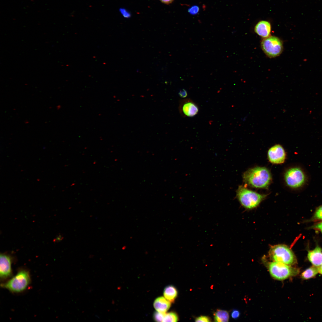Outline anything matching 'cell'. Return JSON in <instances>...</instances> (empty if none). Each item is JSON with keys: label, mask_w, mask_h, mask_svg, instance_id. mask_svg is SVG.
Listing matches in <instances>:
<instances>
[{"label": "cell", "mask_w": 322, "mask_h": 322, "mask_svg": "<svg viewBox=\"0 0 322 322\" xmlns=\"http://www.w3.org/2000/svg\"><path fill=\"white\" fill-rule=\"evenodd\" d=\"M244 181L250 186L257 188L267 187L271 180L269 170L263 167H257L248 169L243 175Z\"/></svg>", "instance_id": "obj_1"}, {"label": "cell", "mask_w": 322, "mask_h": 322, "mask_svg": "<svg viewBox=\"0 0 322 322\" xmlns=\"http://www.w3.org/2000/svg\"><path fill=\"white\" fill-rule=\"evenodd\" d=\"M236 196L242 205L246 209H251L258 206L266 195L258 193L240 185L236 191Z\"/></svg>", "instance_id": "obj_2"}, {"label": "cell", "mask_w": 322, "mask_h": 322, "mask_svg": "<svg viewBox=\"0 0 322 322\" xmlns=\"http://www.w3.org/2000/svg\"><path fill=\"white\" fill-rule=\"evenodd\" d=\"M269 254L273 261L289 265L297 263L296 257L291 249L287 246L279 244L272 246L270 249Z\"/></svg>", "instance_id": "obj_3"}, {"label": "cell", "mask_w": 322, "mask_h": 322, "mask_svg": "<svg viewBox=\"0 0 322 322\" xmlns=\"http://www.w3.org/2000/svg\"><path fill=\"white\" fill-rule=\"evenodd\" d=\"M267 267L271 276L278 280H283L295 276L299 272L298 269L282 263L275 261L270 262Z\"/></svg>", "instance_id": "obj_4"}, {"label": "cell", "mask_w": 322, "mask_h": 322, "mask_svg": "<svg viewBox=\"0 0 322 322\" xmlns=\"http://www.w3.org/2000/svg\"><path fill=\"white\" fill-rule=\"evenodd\" d=\"M30 281V277L28 272L26 270H22L18 272L7 282L1 284V286L12 292H19L26 289Z\"/></svg>", "instance_id": "obj_5"}, {"label": "cell", "mask_w": 322, "mask_h": 322, "mask_svg": "<svg viewBox=\"0 0 322 322\" xmlns=\"http://www.w3.org/2000/svg\"><path fill=\"white\" fill-rule=\"evenodd\" d=\"M284 179L287 185L294 189L301 187L307 181L304 171L298 167L292 168L287 170L285 174Z\"/></svg>", "instance_id": "obj_6"}, {"label": "cell", "mask_w": 322, "mask_h": 322, "mask_svg": "<svg viewBox=\"0 0 322 322\" xmlns=\"http://www.w3.org/2000/svg\"><path fill=\"white\" fill-rule=\"evenodd\" d=\"M261 45L264 53L270 58L279 56L283 50L282 41L275 36H269L264 38L261 41Z\"/></svg>", "instance_id": "obj_7"}, {"label": "cell", "mask_w": 322, "mask_h": 322, "mask_svg": "<svg viewBox=\"0 0 322 322\" xmlns=\"http://www.w3.org/2000/svg\"><path fill=\"white\" fill-rule=\"evenodd\" d=\"M179 110L184 117H192L197 114L199 107L197 105L189 99L181 100L179 103Z\"/></svg>", "instance_id": "obj_8"}, {"label": "cell", "mask_w": 322, "mask_h": 322, "mask_svg": "<svg viewBox=\"0 0 322 322\" xmlns=\"http://www.w3.org/2000/svg\"><path fill=\"white\" fill-rule=\"evenodd\" d=\"M286 157L285 151L279 144L271 147L268 152V157L270 162L274 164H281L284 162Z\"/></svg>", "instance_id": "obj_9"}, {"label": "cell", "mask_w": 322, "mask_h": 322, "mask_svg": "<svg viewBox=\"0 0 322 322\" xmlns=\"http://www.w3.org/2000/svg\"><path fill=\"white\" fill-rule=\"evenodd\" d=\"M11 260L9 256L1 254L0 257V276L1 278L5 279L12 274Z\"/></svg>", "instance_id": "obj_10"}, {"label": "cell", "mask_w": 322, "mask_h": 322, "mask_svg": "<svg viewBox=\"0 0 322 322\" xmlns=\"http://www.w3.org/2000/svg\"><path fill=\"white\" fill-rule=\"evenodd\" d=\"M307 258L313 265L319 267L322 264V249L318 245L308 251Z\"/></svg>", "instance_id": "obj_11"}, {"label": "cell", "mask_w": 322, "mask_h": 322, "mask_svg": "<svg viewBox=\"0 0 322 322\" xmlns=\"http://www.w3.org/2000/svg\"><path fill=\"white\" fill-rule=\"evenodd\" d=\"M254 30L258 35L263 38H266L269 37L270 35L271 25L267 21H261L256 25Z\"/></svg>", "instance_id": "obj_12"}, {"label": "cell", "mask_w": 322, "mask_h": 322, "mask_svg": "<svg viewBox=\"0 0 322 322\" xmlns=\"http://www.w3.org/2000/svg\"><path fill=\"white\" fill-rule=\"evenodd\" d=\"M171 305V302L165 298L160 297L154 301L153 305L157 311L162 313H165L169 309Z\"/></svg>", "instance_id": "obj_13"}, {"label": "cell", "mask_w": 322, "mask_h": 322, "mask_svg": "<svg viewBox=\"0 0 322 322\" xmlns=\"http://www.w3.org/2000/svg\"><path fill=\"white\" fill-rule=\"evenodd\" d=\"M164 297L170 302H174L177 295L176 288L172 285L166 287L164 290Z\"/></svg>", "instance_id": "obj_14"}, {"label": "cell", "mask_w": 322, "mask_h": 322, "mask_svg": "<svg viewBox=\"0 0 322 322\" xmlns=\"http://www.w3.org/2000/svg\"><path fill=\"white\" fill-rule=\"evenodd\" d=\"M318 273V267L313 265L303 272L301 276L303 279H308L315 277Z\"/></svg>", "instance_id": "obj_15"}, {"label": "cell", "mask_w": 322, "mask_h": 322, "mask_svg": "<svg viewBox=\"0 0 322 322\" xmlns=\"http://www.w3.org/2000/svg\"><path fill=\"white\" fill-rule=\"evenodd\" d=\"M214 319L215 322H228L229 319L228 312L224 310L218 309L214 314Z\"/></svg>", "instance_id": "obj_16"}, {"label": "cell", "mask_w": 322, "mask_h": 322, "mask_svg": "<svg viewBox=\"0 0 322 322\" xmlns=\"http://www.w3.org/2000/svg\"><path fill=\"white\" fill-rule=\"evenodd\" d=\"M322 221V205L316 209L312 216L306 222Z\"/></svg>", "instance_id": "obj_17"}, {"label": "cell", "mask_w": 322, "mask_h": 322, "mask_svg": "<svg viewBox=\"0 0 322 322\" xmlns=\"http://www.w3.org/2000/svg\"><path fill=\"white\" fill-rule=\"evenodd\" d=\"M178 320V315L174 312L165 313L162 322H177Z\"/></svg>", "instance_id": "obj_18"}, {"label": "cell", "mask_w": 322, "mask_h": 322, "mask_svg": "<svg viewBox=\"0 0 322 322\" xmlns=\"http://www.w3.org/2000/svg\"><path fill=\"white\" fill-rule=\"evenodd\" d=\"M165 313H162L157 311L155 312L153 315L154 319L156 321L162 322Z\"/></svg>", "instance_id": "obj_19"}, {"label": "cell", "mask_w": 322, "mask_h": 322, "mask_svg": "<svg viewBox=\"0 0 322 322\" xmlns=\"http://www.w3.org/2000/svg\"><path fill=\"white\" fill-rule=\"evenodd\" d=\"M309 229L318 230L322 233V221L315 224L309 227Z\"/></svg>", "instance_id": "obj_20"}, {"label": "cell", "mask_w": 322, "mask_h": 322, "mask_svg": "<svg viewBox=\"0 0 322 322\" xmlns=\"http://www.w3.org/2000/svg\"><path fill=\"white\" fill-rule=\"evenodd\" d=\"M195 321L196 322H207L210 321V318L208 317L205 316H202L197 318Z\"/></svg>", "instance_id": "obj_21"}, {"label": "cell", "mask_w": 322, "mask_h": 322, "mask_svg": "<svg viewBox=\"0 0 322 322\" xmlns=\"http://www.w3.org/2000/svg\"><path fill=\"white\" fill-rule=\"evenodd\" d=\"M119 11L122 16L125 18H129L131 17L130 13L126 9L124 8H121Z\"/></svg>", "instance_id": "obj_22"}, {"label": "cell", "mask_w": 322, "mask_h": 322, "mask_svg": "<svg viewBox=\"0 0 322 322\" xmlns=\"http://www.w3.org/2000/svg\"><path fill=\"white\" fill-rule=\"evenodd\" d=\"M199 10V7L196 6H193L188 10V12L191 14H197Z\"/></svg>", "instance_id": "obj_23"}, {"label": "cell", "mask_w": 322, "mask_h": 322, "mask_svg": "<svg viewBox=\"0 0 322 322\" xmlns=\"http://www.w3.org/2000/svg\"><path fill=\"white\" fill-rule=\"evenodd\" d=\"M231 315L233 319H236L239 317L240 312L238 310L234 309L232 311Z\"/></svg>", "instance_id": "obj_24"}, {"label": "cell", "mask_w": 322, "mask_h": 322, "mask_svg": "<svg viewBox=\"0 0 322 322\" xmlns=\"http://www.w3.org/2000/svg\"><path fill=\"white\" fill-rule=\"evenodd\" d=\"M179 95L182 98H185L187 95V93L185 89H182L180 91L179 93Z\"/></svg>", "instance_id": "obj_25"}, {"label": "cell", "mask_w": 322, "mask_h": 322, "mask_svg": "<svg viewBox=\"0 0 322 322\" xmlns=\"http://www.w3.org/2000/svg\"><path fill=\"white\" fill-rule=\"evenodd\" d=\"M162 3L166 4H169L171 3L174 0H160Z\"/></svg>", "instance_id": "obj_26"}, {"label": "cell", "mask_w": 322, "mask_h": 322, "mask_svg": "<svg viewBox=\"0 0 322 322\" xmlns=\"http://www.w3.org/2000/svg\"><path fill=\"white\" fill-rule=\"evenodd\" d=\"M318 269L319 273L322 275V264L318 267Z\"/></svg>", "instance_id": "obj_27"}]
</instances>
